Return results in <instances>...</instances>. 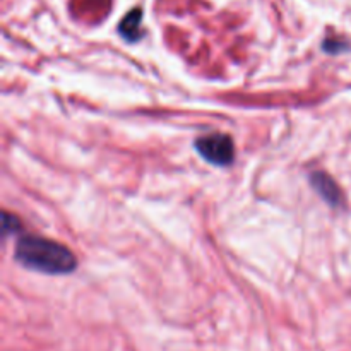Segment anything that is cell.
<instances>
[{"label": "cell", "mask_w": 351, "mask_h": 351, "mask_svg": "<svg viewBox=\"0 0 351 351\" xmlns=\"http://www.w3.org/2000/svg\"><path fill=\"white\" fill-rule=\"evenodd\" d=\"M16 259L24 267L45 274H69L77 267V259L62 243L43 237H24L17 242Z\"/></svg>", "instance_id": "6da1fadb"}, {"label": "cell", "mask_w": 351, "mask_h": 351, "mask_svg": "<svg viewBox=\"0 0 351 351\" xmlns=\"http://www.w3.org/2000/svg\"><path fill=\"white\" fill-rule=\"evenodd\" d=\"M195 149L208 163L218 165V167H228L235 158L233 141L226 134L215 132L199 137L195 141Z\"/></svg>", "instance_id": "7a4b0ae2"}, {"label": "cell", "mask_w": 351, "mask_h": 351, "mask_svg": "<svg viewBox=\"0 0 351 351\" xmlns=\"http://www.w3.org/2000/svg\"><path fill=\"white\" fill-rule=\"evenodd\" d=\"M311 182L315 187V191H317L329 204L336 206L341 202V191H339V187L335 184V180H332L331 177H328L326 173H312Z\"/></svg>", "instance_id": "3957f363"}, {"label": "cell", "mask_w": 351, "mask_h": 351, "mask_svg": "<svg viewBox=\"0 0 351 351\" xmlns=\"http://www.w3.org/2000/svg\"><path fill=\"white\" fill-rule=\"evenodd\" d=\"M141 21H143V10L141 9H132L120 23L119 31L127 41H137L143 36V31H141Z\"/></svg>", "instance_id": "277c9868"}]
</instances>
